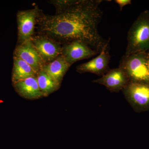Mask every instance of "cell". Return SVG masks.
I'll use <instances>...</instances> for the list:
<instances>
[{
    "mask_svg": "<svg viewBox=\"0 0 149 149\" xmlns=\"http://www.w3.org/2000/svg\"><path fill=\"white\" fill-rule=\"evenodd\" d=\"M110 39L98 55L90 61L78 65L77 72L80 73L90 72L101 76L105 74L109 70V63L111 56L108 50Z\"/></svg>",
    "mask_w": 149,
    "mask_h": 149,
    "instance_id": "8",
    "label": "cell"
},
{
    "mask_svg": "<svg viewBox=\"0 0 149 149\" xmlns=\"http://www.w3.org/2000/svg\"><path fill=\"white\" fill-rule=\"evenodd\" d=\"M102 0H74L68 8L55 15L40 12L37 19L39 34L47 35L62 45L82 41L100 53L108 40L99 33L98 26L103 12Z\"/></svg>",
    "mask_w": 149,
    "mask_h": 149,
    "instance_id": "1",
    "label": "cell"
},
{
    "mask_svg": "<svg viewBox=\"0 0 149 149\" xmlns=\"http://www.w3.org/2000/svg\"><path fill=\"white\" fill-rule=\"evenodd\" d=\"M13 84L17 93L24 98L32 100L43 97L37 83L36 75Z\"/></svg>",
    "mask_w": 149,
    "mask_h": 149,
    "instance_id": "11",
    "label": "cell"
},
{
    "mask_svg": "<svg viewBox=\"0 0 149 149\" xmlns=\"http://www.w3.org/2000/svg\"><path fill=\"white\" fill-rule=\"evenodd\" d=\"M13 58L20 59L27 63L36 74L45 64L31 40L17 45L14 52Z\"/></svg>",
    "mask_w": 149,
    "mask_h": 149,
    "instance_id": "9",
    "label": "cell"
},
{
    "mask_svg": "<svg viewBox=\"0 0 149 149\" xmlns=\"http://www.w3.org/2000/svg\"><path fill=\"white\" fill-rule=\"evenodd\" d=\"M31 41L45 64L61 55L62 45L47 35H34Z\"/></svg>",
    "mask_w": 149,
    "mask_h": 149,
    "instance_id": "5",
    "label": "cell"
},
{
    "mask_svg": "<svg viewBox=\"0 0 149 149\" xmlns=\"http://www.w3.org/2000/svg\"><path fill=\"white\" fill-rule=\"evenodd\" d=\"M74 1V0H55L50 1V3L55 7L56 14H57L68 8Z\"/></svg>",
    "mask_w": 149,
    "mask_h": 149,
    "instance_id": "15",
    "label": "cell"
},
{
    "mask_svg": "<svg viewBox=\"0 0 149 149\" xmlns=\"http://www.w3.org/2000/svg\"><path fill=\"white\" fill-rule=\"evenodd\" d=\"M70 67L64 57L61 55L50 62L45 64L42 68L60 86L65 74Z\"/></svg>",
    "mask_w": 149,
    "mask_h": 149,
    "instance_id": "12",
    "label": "cell"
},
{
    "mask_svg": "<svg viewBox=\"0 0 149 149\" xmlns=\"http://www.w3.org/2000/svg\"><path fill=\"white\" fill-rule=\"evenodd\" d=\"M122 92L136 112L149 110V83L129 82Z\"/></svg>",
    "mask_w": 149,
    "mask_h": 149,
    "instance_id": "4",
    "label": "cell"
},
{
    "mask_svg": "<svg viewBox=\"0 0 149 149\" xmlns=\"http://www.w3.org/2000/svg\"><path fill=\"white\" fill-rule=\"evenodd\" d=\"M147 54H148V67L149 69V51L147 52Z\"/></svg>",
    "mask_w": 149,
    "mask_h": 149,
    "instance_id": "17",
    "label": "cell"
},
{
    "mask_svg": "<svg viewBox=\"0 0 149 149\" xmlns=\"http://www.w3.org/2000/svg\"><path fill=\"white\" fill-rule=\"evenodd\" d=\"M99 54L82 41L76 40L62 45L61 55L70 66L79 61L91 58Z\"/></svg>",
    "mask_w": 149,
    "mask_h": 149,
    "instance_id": "7",
    "label": "cell"
},
{
    "mask_svg": "<svg viewBox=\"0 0 149 149\" xmlns=\"http://www.w3.org/2000/svg\"><path fill=\"white\" fill-rule=\"evenodd\" d=\"M40 12L37 7L32 9L18 12L17 14L18 45L31 40L34 35L37 18Z\"/></svg>",
    "mask_w": 149,
    "mask_h": 149,
    "instance_id": "6",
    "label": "cell"
},
{
    "mask_svg": "<svg viewBox=\"0 0 149 149\" xmlns=\"http://www.w3.org/2000/svg\"><path fill=\"white\" fill-rule=\"evenodd\" d=\"M114 1L119 6L120 11L122 10L124 6L131 4L132 2L130 0H116Z\"/></svg>",
    "mask_w": 149,
    "mask_h": 149,
    "instance_id": "16",
    "label": "cell"
},
{
    "mask_svg": "<svg viewBox=\"0 0 149 149\" xmlns=\"http://www.w3.org/2000/svg\"><path fill=\"white\" fill-rule=\"evenodd\" d=\"M119 67L125 72L130 82L149 83V69L147 52L124 55Z\"/></svg>",
    "mask_w": 149,
    "mask_h": 149,
    "instance_id": "3",
    "label": "cell"
},
{
    "mask_svg": "<svg viewBox=\"0 0 149 149\" xmlns=\"http://www.w3.org/2000/svg\"><path fill=\"white\" fill-rule=\"evenodd\" d=\"M36 75V72L27 63L20 59L13 58L12 74L13 84Z\"/></svg>",
    "mask_w": 149,
    "mask_h": 149,
    "instance_id": "13",
    "label": "cell"
},
{
    "mask_svg": "<svg viewBox=\"0 0 149 149\" xmlns=\"http://www.w3.org/2000/svg\"><path fill=\"white\" fill-rule=\"evenodd\" d=\"M149 51V11L139 15L130 27L127 35L125 55Z\"/></svg>",
    "mask_w": 149,
    "mask_h": 149,
    "instance_id": "2",
    "label": "cell"
},
{
    "mask_svg": "<svg viewBox=\"0 0 149 149\" xmlns=\"http://www.w3.org/2000/svg\"><path fill=\"white\" fill-rule=\"evenodd\" d=\"M36 77L43 97L49 96L60 88V86L42 68L37 72Z\"/></svg>",
    "mask_w": 149,
    "mask_h": 149,
    "instance_id": "14",
    "label": "cell"
},
{
    "mask_svg": "<svg viewBox=\"0 0 149 149\" xmlns=\"http://www.w3.org/2000/svg\"><path fill=\"white\" fill-rule=\"evenodd\" d=\"M93 82L104 85L112 93H118L122 91L130 81L125 72L118 67L110 69L105 74Z\"/></svg>",
    "mask_w": 149,
    "mask_h": 149,
    "instance_id": "10",
    "label": "cell"
}]
</instances>
